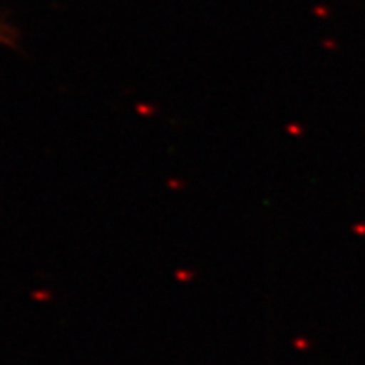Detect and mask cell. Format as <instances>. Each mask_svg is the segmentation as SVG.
Masks as SVG:
<instances>
[{
	"label": "cell",
	"mask_w": 365,
	"mask_h": 365,
	"mask_svg": "<svg viewBox=\"0 0 365 365\" xmlns=\"http://www.w3.org/2000/svg\"><path fill=\"white\" fill-rule=\"evenodd\" d=\"M14 38H15L14 30H11L8 24L0 23V43L11 45L14 43Z\"/></svg>",
	"instance_id": "1"
}]
</instances>
